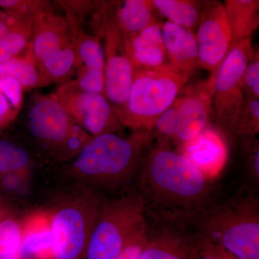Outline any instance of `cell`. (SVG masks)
Wrapping results in <instances>:
<instances>
[{
    "label": "cell",
    "instance_id": "obj_6",
    "mask_svg": "<svg viewBox=\"0 0 259 259\" xmlns=\"http://www.w3.org/2000/svg\"><path fill=\"white\" fill-rule=\"evenodd\" d=\"M27 127L42 161L64 165L71 161L93 138L51 95L32 97Z\"/></svg>",
    "mask_w": 259,
    "mask_h": 259
},
{
    "label": "cell",
    "instance_id": "obj_25",
    "mask_svg": "<svg viewBox=\"0 0 259 259\" xmlns=\"http://www.w3.org/2000/svg\"><path fill=\"white\" fill-rule=\"evenodd\" d=\"M35 154L23 145L9 139H0V176L35 169L38 165Z\"/></svg>",
    "mask_w": 259,
    "mask_h": 259
},
{
    "label": "cell",
    "instance_id": "obj_5",
    "mask_svg": "<svg viewBox=\"0 0 259 259\" xmlns=\"http://www.w3.org/2000/svg\"><path fill=\"white\" fill-rule=\"evenodd\" d=\"M190 77L169 64L134 71L125 103L113 106L121 125L133 132H151Z\"/></svg>",
    "mask_w": 259,
    "mask_h": 259
},
{
    "label": "cell",
    "instance_id": "obj_34",
    "mask_svg": "<svg viewBox=\"0 0 259 259\" xmlns=\"http://www.w3.org/2000/svg\"><path fill=\"white\" fill-rule=\"evenodd\" d=\"M21 106L0 90V129L14 120Z\"/></svg>",
    "mask_w": 259,
    "mask_h": 259
},
{
    "label": "cell",
    "instance_id": "obj_20",
    "mask_svg": "<svg viewBox=\"0 0 259 259\" xmlns=\"http://www.w3.org/2000/svg\"><path fill=\"white\" fill-rule=\"evenodd\" d=\"M232 36V46L246 39L258 28V0H226L224 4Z\"/></svg>",
    "mask_w": 259,
    "mask_h": 259
},
{
    "label": "cell",
    "instance_id": "obj_11",
    "mask_svg": "<svg viewBox=\"0 0 259 259\" xmlns=\"http://www.w3.org/2000/svg\"><path fill=\"white\" fill-rule=\"evenodd\" d=\"M147 242L139 259H196L202 238L188 225L145 215Z\"/></svg>",
    "mask_w": 259,
    "mask_h": 259
},
{
    "label": "cell",
    "instance_id": "obj_33",
    "mask_svg": "<svg viewBox=\"0 0 259 259\" xmlns=\"http://www.w3.org/2000/svg\"><path fill=\"white\" fill-rule=\"evenodd\" d=\"M147 242L146 227L125 245L115 259H139Z\"/></svg>",
    "mask_w": 259,
    "mask_h": 259
},
{
    "label": "cell",
    "instance_id": "obj_7",
    "mask_svg": "<svg viewBox=\"0 0 259 259\" xmlns=\"http://www.w3.org/2000/svg\"><path fill=\"white\" fill-rule=\"evenodd\" d=\"M145 227L144 200L135 187L104 199L83 259H115Z\"/></svg>",
    "mask_w": 259,
    "mask_h": 259
},
{
    "label": "cell",
    "instance_id": "obj_2",
    "mask_svg": "<svg viewBox=\"0 0 259 259\" xmlns=\"http://www.w3.org/2000/svg\"><path fill=\"white\" fill-rule=\"evenodd\" d=\"M156 139L151 132L100 135L92 139L71 161L63 166L64 183L81 186L105 199L134 188L140 168Z\"/></svg>",
    "mask_w": 259,
    "mask_h": 259
},
{
    "label": "cell",
    "instance_id": "obj_21",
    "mask_svg": "<svg viewBox=\"0 0 259 259\" xmlns=\"http://www.w3.org/2000/svg\"><path fill=\"white\" fill-rule=\"evenodd\" d=\"M112 7L117 26L126 37L139 33L149 25L158 23L153 15L155 8L149 0H125Z\"/></svg>",
    "mask_w": 259,
    "mask_h": 259
},
{
    "label": "cell",
    "instance_id": "obj_30",
    "mask_svg": "<svg viewBox=\"0 0 259 259\" xmlns=\"http://www.w3.org/2000/svg\"><path fill=\"white\" fill-rule=\"evenodd\" d=\"M31 37V30L13 29L0 38V64L18 57L25 49H28Z\"/></svg>",
    "mask_w": 259,
    "mask_h": 259
},
{
    "label": "cell",
    "instance_id": "obj_19",
    "mask_svg": "<svg viewBox=\"0 0 259 259\" xmlns=\"http://www.w3.org/2000/svg\"><path fill=\"white\" fill-rule=\"evenodd\" d=\"M162 35L168 64L192 76L199 68L198 50L193 32L171 22L162 24Z\"/></svg>",
    "mask_w": 259,
    "mask_h": 259
},
{
    "label": "cell",
    "instance_id": "obj_9",
    "mask_svg": "<svg viewBox=\"0 0 259 259\" xmlns=\"http://www.w3.org/2000/svg\"><path fill=\"white\" fill-rule=\"evenodd\" d=\"M91 137L122 134L123 126L113 105L102 94L86 91L72 81L59 85L51 95Z\"/></svg>",
    "mask_w": 259,
    "mask_h": 259
},
{
    "label": "cell",
    "instance_id": "obj_8",
    "mask_svg": "<svg viewBox=\"0 0 259 259\" xmlns=\"http://www.w3.org/2000/svg\"><path fill=\"white\" fill-rule=\"evenodd\" d=\"M253 51L250 39L232 46L216 70L211 118L221 134L233 136L244 108L243 77Z\"/></svg>",
    "mask_w": 259,
    "mask_h": 259
},
{
    "label": "cell",
    "instance_id": "obj_26",
    "mask_svg": "<svg viewBox=\"0 0 259 259\" xmlns=\"http://www.w3.org/2000/svg\"><path fill=\"white\" fill-rule=\"evenodd\" d=\"M2 77L16 80L23 90L44 84L36 62L28 49L25 56H18L0 64V78Z\"/></svg>",
    "mask_w": 259,
    "mask_h": 259
},
{
    "label": "cell",
    "instance_id": "obj_31",
    "mask_svg": "<svg viewBox=\"0 0 259 259\" xmlns=\"http://www.w3.org/2000/svg\"><path fill=\"white\" fill-rule=\"evenodd\" d=\"M243 91L248 99L259 97V56L258 51H253L245 68L243 77Z\"/></svg>",
    "mask_w": 259,
    "mask_h": 259
},
{
    "label": "cell",
    "instance_id": "obj_1",
    "mask_svg": "<svg viewBox=\"0 0 259 259\" xmlns=\"http://www.w3.org/2000/svg\"><path fill=\"white\" fill-rule=\"evenodd\" d=\"M145 215L187 224L224 200L219 187L166 141L155 139L137 180Z\"/></svg>",
    "mask_w": 259,
    "mask_h": 259
},
{
    "label": "cell",
    "instance_id": "obj_22",
    "mask_svg": "<svg viewBox=\"0 0 259 259\" xmlns=\"http://www.w3.org/2000/svg\"><path fill=\"white\" fill-rule=\"evenodd\" d=\"M204 2L190 0H153L155 9L168 22L194 32L198 26Z\"/></svg>",
    "mask_w": 259,
    "mask_h": 259
},
{
    "label": "cell",
    "instance_id": "obj_28",
    "mask_svg": "<svg viewBox=\"0 0 259 259\" xmlns=\"http://www.w3.org/2000/svg\"><path fill=\"white\" fill-rule=\"evenodd\" d=\"M0 8L20 23L30 27L39 15L52 10L49 2L26 0H0Z\"/></svg>",
    "mask_w": 259,
    "mask_h": 259
},
{
    "label": "cell",
    "instance_id": "obj_35",
    "mask_svg": "<svg viewBox=\"0 0 259 259\" xmlns=\"http://www.w3.org/2000/svg\"><path fill=\"white\" fill-rule=\"evenodd\" d=\"M196 259H238L223 247L202 239L197 249Z\"/></svg>",
    "mask_w": 259,
    "mask_h": 259
},
{
    "label": "cell",
    "instance_id": "obj_14",
    "mask_svg": "<svg viewBox=\"0 0 259 259\" xmlns=\"http://www.w3.org/2000/svg\"><path fill=\"white\" fill-rule=\"evenodd\" d=\"M76 55L78 86L105 95V54L100 37L87 34L81 27L71 26Z\"/></svg>",
    "mask_w": 259,
    "mask_h": 259
},
{
    "label": "cell",
    "instance_id": "obj_29",
    "mask_svg": "<svg viewBox=\"0 0 259 259\" xmlns=\"http://www.w3.org/2000/svg\"><path fill=\"white\" fill-rule=\"evenodd\" d=\"M258 132V99H247L233 136L238 138L242 146L256 140Z\"/></svg>",
    "mask_w": 259,
    "mask_h": 259
},
{
    "label": "cell",
    "instance_id": "obj_4",
    "mask_svg": "<svg viewBox=\"0 0 259 259\" xmlns=\"http://www.w3.org/2000/svg\"><path fill=\"white\" fill-rule=\"evenodd\" d=\"M59 188L42 206L50 214L52 259H83L104 199L81 186Z\"/></svg>",
    "mask_w": 259,
    "mask_h": 259
},
{
    "label": "cell",
    "instance_id": "obj_13",
    "mask_svg": "<svg viewBox=\"0 0 259 259\" xmlns=\"http://www.w3.org/2000/svg\"><path fill=\"white\" fill-rule=\"evenodd\" d=\"M195 38L199 67L213 72L232 47L231 30L221 2H204Z\"/></svg>",
    "mask_w": 259,
    "mask_h": 259
},
{
    "label": "cell",
    "instance_id": "obj_27",
    "mask_svg": "<svg viewBox=\"0 0 259 259\" xmlns=\"http://www.w3.org/2000/svg\"><path fill=\"white\" fill-rule=\"evenodd\" d=\"M22 232V218L17 210L0 221V259H20Z\"/></svg>",
    "mask_w": 259,
    "mask_h": 259
},
{
    "label": "cell",
    "instance_id": "obj_24",
    "mask_svg": "<svg viewBox=\"0 0 259 259\" xmlns=\"http://www.w3.org/2000/svg\"><path fill=\"white\" fill-rule=\"evenodd\" d=\"M35 171L36 168L0 176V196L13 207L14 203L25 205L35 190Z\"/></svg>",
    "mask_w": 259,
    "mask_h": 259
},
{
    "label": "cell",
    "instance_id": "obj_18",
    "mask_svg": "<svg viewBox=\"0 0 259 259\" xmlns=\"http://www.w3.org/2000/svg\"><path fill=\"white\" fill-rule=\"evenodd\" d=\"M125 39L126 51L134 71L168 64L162 35V23L159 22L132 36H125Z\"/></svg>",
    "mask_w": 259,
    "mask_h": 259
},
{
    "label": "cell",
    "instance_id": "obj_23",
    "mask_svg": "<svg viewBox=\"0 0 259 259\" xmlns=\"http://www.w3.org/2000/svg\"><path fill=\"white\" fill-rule=\"evenodd\" d=\"M37 66L44 84L66 82V79L76 67L74 39Z\"/></svg>",
    "mask_w": 259,
    "mask_h": 259
},
{
    "label": "cell",
    "instance_id": "obj_16",
    "mask_svg": "<svg viewBox=\"0 0 259 259\" xmlns=\"http://www.w3.org/2000/svg\"><path fill=\"white\" fill-rule=\"evenodd\" d=\"M72 40L67 18L51 10L39 15L34 21L28 50L37 65Z\"/></svg>",
    "mask_w": 259,
    "mask_h": 259
},
{
    "label": "cell",
    "instance_id": "obj_3",
    "mask_svg": "<svg viewBox=\"0 0 259 259\" xmlns=\"http://www.w3.org/2000/svg\"><path fill=\"white\" fill-rule=\"evenodd\" d=\"M186 225L238 259H259V200L250 188L244 187Z\"/></svg>",
    "mask_w": 259,
    "mask_h": 259
},
{
    "label": "cell",
    "instance_id": "obj_15",
    "mask_svg": "<svg viewBox=\"0 0 259 259\" xmlns=\"http://www.w3.org/2000/svg\"><path fill=\"white\" fill-rule=\"evenodd\" d=\"M177 151L209 180H214L228 161V147L222 134L209 125Z\"/></svg>",
    "mask_w": 259,
    "mask_h": 259
},
{
    "label": "cell",
    "instance_id": "obj_12",
    "mask_svg": "<svg viewBox=\"0 0 259 259\" xmlns=\"http://www.w3.org/2000/svg\"><path fill=\"white\" fill-rule=\"evenodd\" d=\"M216 70L207 80L185 87L175 100L177 120L172 143L177 148L193 139L209 125L212 117Z\"/></svg>",
    "mask_w": 259,
    "mask_h": 259
},
{
    "label": "cell",
    "instance_id": "obj_17",
    "mask_svg": "<svg viewBox=\"0 0 259 259\" xmlns=\"http://www.w3.org/2000/svg\"><path fill=\"white\" fill-rule=\"evenodd\" d=\"M20 259H52L53 235L49 211L30 209L22 217Z\"/></svg>",
    "mask_w": 259,
    "mask_h": 259
},
{
    "label": "cell",
    "instance_id": "obj_32",
    "mask_svg": "<svg viewBox=\"0 0 259 259\" xmlns=\"http://www.w3.org/2000/svg\"><path fill=\"white\" fill-rule=\"evenodd\" d=\"M245 156V166L250 182L258 187L259 184V146L258 139L241 146Z\"/></svg>",
    "mask_w": 259,
    "mask_h": 259
},
{
    "label": "cell",
    "instance_id": "obj_36",
    "mask_svg": "<svg viewBox=\"0 0 259 259\" xmlns=\"http://www.w3.org/2000/svg\"><path fill=\"white\" fill-rule=\"evenodd\" d=\"M16 210L5 199L0 196V221L10 212Z\"/></svg>",
    "mask_w": 259,
    "mask_h": 259
},
{
    "label": "cell",
    "instance_id": "obj_10",
    "mask_svg": "<svg viewBox=\"0 0 259 259\" xmlns=\"http://www.w3.org/2000/svg\"><path fill=\"white\" fill-rule=\"evenodd\" d=\"M100 35L105 38L104 94L114 107H120L128 97L134 68L126 51L125 35L115 23L112 7H107Z\"/></svg>",
    "mask_w": 259,
    "mask_h": 259
}]
</instances>
